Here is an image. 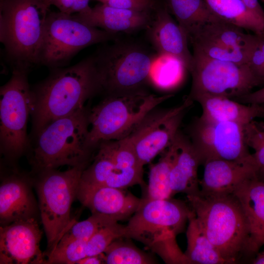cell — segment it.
Returning <instances> with one entry per match:
<instances>
[{"mask_svg": "<svg viewBox=\"0 0 264 264\" xmlns=\"http://www.w3.org/2000/svg\"><path fill=\"white\" fill-rule=\"evenodd\" d=\"M87 242L75 241L63 245H56L47 254L45 264H76L87 256Z\"/></svg>", "mask_w": 264, "mask_h": 264, "instance_id": "836d02e7", "label": "cell"}, {"mask_svg": "<svg viewBox=\"0 0 264 264\" xmlns=\"http://www.w3.org/2000/svg\"><path fill=\"white\" fill-rule=\"evenodd\" d=\"M48 6H56L60 12L69 15L85 12L90 9V0H42Z\"/></svg>", "mask_w": 264, "mask_h": 264, "instance_id": "d590c367", "label": "cell"}, {"mask_svg": "<svg viewBox=\"0 0 264 264\" xmlns=\"http://www.w3.org/2000/svg\"><path fill=\"white\" fill-rule=\"evenodd\" d=\"M88 166L73 167L65 171L48 169L35 174L33 183L49 251L74 223L70 220L71 206L76 198L82 173Z\"/></svg>", "mask_w": 264, "mask_h": 264, "instance_id": "52a82bcc", "label": "cell"}, {"mask_svg": "<svg viewBox=\"0 0 264 264\" xmlns=\"http://www.w3.org/2000/svg\"><path fill=\"white\" fill-rule=\"evenodd\" d=\"M33 178L14 168L2 177L0 186V226L36 219L39 205L31 190Z\"/></svg>", "mask_w": 264, "mask_h": 264, "instance_id": "2e32d148", "label": "cell"}, {"mask_svg": "<svg viewBox=\"0 0 264 264\" xmlns=\"http://www.w3.org/2000/svg\"><path fill=\"white\" fill-rule=\"evenodd\" d=\"M262 104L263 106V109H264V113H263V118H264V103L263 104Z\"/></svg>", "mask_w": 264, "mask_h": 264, "instance_id": "b9f144b4", "label": "cell"}, {"mask_svg": "<svg viewBox=\"0 0 264 264\" xmlns=\"http://www.w3.org/2000/svg\"><path fill=\"white\" fill-rule=\"evenodd\" d=\"M173 143L175 151L170 174L173 196L180 193L186 196L199 194L198 172L201 163L198 153L188 136L179 130Z\"/></svg>", "mask_w": 264, "mask_h": 264, "instance_id": "7402d4cb", "label": "cell"}, {"mask_svg": "<svg viewBox=\"0 0 264 264\" xmlns=\"http://www.w3.org/2000/svg\"><path fill=\"white\" fill-rule=\"evenodd\" d=\"M175 151L173 141L171 145L162 153V155L158 162L151 167L146 198L164 199L172 198L173 196L170 186V174Z\"/></svg>", "mask_w": 264, "mask_h": 264, "instance_id": "83f0119b", "label": "cell"}, {"mask_svg": "<svg viewBox=\"0 0 264 264\" xmlns=\"http://www.w3.org/2000/svg\"><path fill=\"white\" fill-rule=\"evenodd\" d=\"M193 101L185 99L178 106L150 110L126 138L144 166L173 142L184 115Z\"/></svg>", "mask_w": 264, "mask_h": 264, "instance_id": "5bb4252c", "label": "cell"}, {"mask_svg": "<svg viewBox=\"0 0 264 264\" xmlns=\"http://www.w3.org/2000/svg\"><path fill=\"white\" fill-rule=\"evenodd\" d=\"M233 194L239 201L248 222L247 258L253 259L264 245V181L256 177L248 179Z\"/></svg>", "mask_w": 264, "mask_h": 264, "instance_id": "44dd1931", "label": "cell"}, {"mask_svg": "<svg viewBox=\"0 0 264 264\" xmlns=\"http://www.w3.org/2000/svg\"><path fill=\"white\" fill-rule=\"evenodd\" d=\"M234 100L247 104H261L264 103V86L255 91L234 99Z\"/></svg>", "mask_w": 264, "mask_h": 264, "instance_id": "8d00e7d4", "label": "cell"}, {"mask_svg": "<svg viewBox=\"0 0 264 264\" xmlns=\"http://www.w3.org/2000/svg\"><path fill=\"white\" fill-rule=\"evenodd\" d=\"M31 90L30 115L36 135L52 121L84 108L87 101L101 93L94 56L72 66L51 69Z\"/></svg>", "mask_w": 264, "mask_h": 264, "instance_id": "6da1fadb", "label": "cell"}, {"mask_svg": "<svg viewBox=\"0 0 264 264\" xmlns=\"http://www.w3.org/2000/svg\"><path fill=\"white\" fill-rule=\"evenodd\" d=\"M124 238L113 241L104 252L105 264H151L156 261Z\"/></svg>", "mask_w": 264, "mask_h": 264, "instance_id": "f546056e", "label": "cell"}, {"mask_svg": "<svg viewBox=\"0 0 264 264\" xmlns=\"http://www.w3.org/2000/svg\"><path fill=\"white\" fill-rule=\"evenodd\" d=\"M191 211L180 200L143 198L125 225V238L141 242L164 260L178 248L176 236L184 230Z\"/></svg>", "mask_w": 264, "mask_h": 264, "instance_id": "5b68a950", "label": "cell"}, {"mask_svg": "<svg viewBox=\"0 0 264 264\" xmlns=\"http://www.w3.org/2000/svg\"><path fill=\"white\" fill-rule=\"evenodd\" d=\"M73 15L88 25L114 34L147 29L153 17L151 12L118 8L102 3Z\"/></svg>", "mask_w": 264, "mask_h": 264, "instance_id": "ffe728a7", "label": "cell"}, {"mask_svg": "<svg viewBox=\"0 0 264 264\" xmlns=\"http://www.w3.org/2000/svg\"><path fill=\"white\" fill-rule=\"evenodd\" d=\"M202 108L200 117L211 122L230 121L246 125L263 118L262 104H247L221 96L203 95L197 98Z\"/></svg>", "mask_w": 264, "mask_h": 264, "instance_id": "603a6c76", "label": "cell"}, {"mask_svg": "<svg viewBox=\"0 0 264 264\" xmlns=\"http://www.w3.org/2000/svg\"><path fill=\"white\" fill-rule=\"evenodd\" d=\"M122 238H125V225L118 222L101 228L87 242V256L103 253L113 241Z\"/></svg>", "mask_w": 264, "mask_h": 264, "instance_id": "d6a6232c", "label": "cell"}, {"mask_svg": "<svg viewBox=\"0 0 264 264\" xmlns=\"http://www.w3.org/2000/svg\"><path fill=\"white\" fill-rule=\"evenodd\" d=\"M105 264L104 253L88 256L80 260L76 264Z\"/></svg>", "mask_w": 264, "mask_h": 264, "instance_id": "f35d334b", "label": "cell"}, {"mask_svg": "<svg viewBox=\"0 0 264 264\" xmlns=\"http://www.w3.org/2000/svg\"><path fill=\"white\" fill-rule=\"evenodd\" d=\"M118 222L114 218L108 216L92 214L91 216L84 220L74 222L55 246L63 245L77 240L88 242L101 228Z\"/></svg>", "mask_w": 264, "mask_h": 264, "instance_id": "4dcf8cb0", "label": "cell"}, {"mask_svg": "<svg viewBox=\"0 0 264 264\" xmlns=\"http://www.w3.org/2000/svg\"><path fill=\"white\" fill-rule=\"evenodd\" d=\"M12 67L11 78L0 88V153L11 164L30 148L27 125L32 105L30 68Z\"/></svg>", "mask_w": 264, "mask_h": 264, "instance_id": "9c48e42d", "label": "cell"}, {"mask_svg": "<svg viewBox=\"0 0 264 264\" xmlns=\"http://www.w3.org/2000/svg\"><path fill=\"white\" fill-rule=\"evenodd\" d=\"M105 96L145 91L152 64L156 57L142 46L116 43L94 55Z\"/></svg>", "mask_w": 264, "mask_h": 264, "instance_id": "ba28073f", "label": "cell"}, {"mask_svg": "<svg viewBox=\"0 0 264 264\" xmlns=\"http://www.w3.org/2000/svg\"><path fill=\"white\" fill-rule=\"evenodd\" d=\"M260 44L262 50L264 51V35H260Z\"/></svg>", "mask_w": 264, "mask_h": 264, "instance_id": "60d3db41", "label": "cell"}, {"mask_svg": "<svg viewBox=\"0 0 264 264\" xmlns=\"http://www.w3.org/2000/svg\"><path fill=\"white\" fill-rule=\"evenodd\" d=\"M36 219L16 221L0 227V264H45Z\"/></svg>", "mask_w": 264, "mask_h": 264, "instance_id": "9a60e30c", "label": "cell"}, {"mask_svg": "<svg viewBox=\"0 0 264 264\" xmlns=\"http://www.w3.org/2000/svg\"><path fill=\"white\" fill-rule=\"evenodd\" d=\"M111 7L140 11L151 12L157 8L155 0H96Z\"/></svg>", "mask_w": 264, "mask_h": 264, "instance_id": "e575fe53", "label": "cell"}, {"mask_svg": "<svg viewBox=\"0 0 264 264\" xmlns=\"http://www.w3.org/2000/svg\"><path fill=\"white\" fill-rule=\"evenodd\" d=\"M189 70L192 86L187 98L192 101L203 95L221 96L234 99L261 85L248 64L209 57L193 52Z\"/></svg>", "mask_w": 264, "mask_h": 264, "instance_id": "8fae6325", "label": "cell"}, {"mask_svg": "<svg viewBox=\"0 0 264 264\" xmlns=\"http://www.w3.org/2000/svg\"><path fill=\"white\" fill-rule=\"evenodd\" d=\"M116 34L91 26L74 15L49 11L46 18L39 65L65 67L82 49L116 38Z\"/></svg>", "mask_w": 264, "mask_h": 264, "instance_id": "30bf717a", "label": "cell"}, {"mask_svg": "<svg viewBox=\"0 0 264 264\" xmlns=\"http://www.w3.org/2000/svg\"><path fill=\"white\" fill-rule=\"evenodd\" d=\"M49 11L42 0H0V39L12 66L39 65Z\"/></svg>", "mask_w": 264, "mask_h": 264, "instance_id": "277c9868", "label": "cell"}, {"mask_svg": "<svg viewBox=\"0 0 264 264\" xmlns=\"http://www.w3.org/2000/svg\"><path fill=\"white\" fill-rule=\"evenodd\" d=\"M186 238L187 245L184 254L190 264H228L204 232L192 209Z\"/></svg>", "mask_w": 264, "mask_h": 264, "instance_id": "d4e9b609", "label": "cell"}, {"mask_svg": "<svg viewBox=\"0 0 264 264\" xmlns=\"http://www.w3.org/2000/svg\"><path fill=\"white\" fill-rule=\"evenodd\" d=\"M172 96L147 91L105 96L89 110L90 144L97 149L102 142L126 138L150 110Z\"/></svg>", "mask_w": 264, "mask_h": 264, "instance_id": "8992f818", "label": "cell"}, {"mask_svg": "<svg viewBox=\"0 0 264 264\" xmlns=\"http://www.w3.org/2000/svg\"><path fill=\"white\" fill-rule=\"evenodd\" d=\"M111 142L114 168L104 185L122 189L135 185H144V166L132 146L126 138Z\"/></svg>", "mask_w": 264, "mask_h": 264, "instance_id": "cb8c5ba5", "label": "cell"}, {"mask_svg": "<svg viewBox=\"0 0 264 264\" xmlns=\"http://www.w3.org/2000/svg\"><path fill=\"white\" fill-rule=\"evenodd\" d=\"M76 198L91 211L117 220L129 219L139 206V198L123 189L107 186L90 187L80 183Z\"/></svg>", "mask_w": 264, "mask_h": 264, "instance_id": "e0dca14e", "label": "cell"}, {"mask_svg": "<svg viewBox=\"0 0 264 264\" xmlns=\"http://www.w3.org/2000/svg\"><path fill=\"white\" fill-rule=\"evenodd\" d=\"M211 10L221 19L264 35V24L250 12L241 0H204Z\"/></svg>", "mask_w": 264, "mask_h": 264, "instance_id": "4316f807", "label": "cell"}, {"mask_svg": "<svg viewBox=\"0 0 264 264\" xmlns=\"http://www.w3.org/2000/svg\"><path fill=\"white\" fill-rule=\"evenodd\" d=\"M186 196L204 232L228 264L247 258L248 224L235 195Z\"/></svg>", "mask_w": 264, "mask_h": 264, "instance_id": "3957f363", "label": "cell"}, {"mask_svg": "<svg viewBox=\"0 0 264 264\" xmlns=\"http://www.w3.org/2000/svg\"><path fill=\"white\" fill-rule=\"evenodd\" d=\"M251 263L254 264H264V250L260 252H259L255 257L251 260Z\"/></svg>", "mask_w": 264, "mask_h": 264, "instance_id": "ab89813d", "label": "cell"}, {"mask_svg": "<svg viewBox=\"0 0 264 264\" xmlns=\"http://www.w3.org/2000/svg\"><path fill=\"white\" fill-rule=\"evenodd\" d=\"M243 29L218 19L200 25L188 41L193 51L216 59L248 64L259 35L246 34Z\"/></svg>", "mask_w": 264, "mask_h": 264, "instance_id": "4fadbf2b", "label": "cell"}, {"mask_svg": "<svg viewBox=\"0 0 264 264\" xmlns=\"http://www.w3.org/2000/svg\"><path fill=\"white\" fill-rule=\"evenodd\" d=\"M89 109L56 119L35 135L30 158L32 173L67 165H88L97 149L89 143Z\"/></svg>", "mask_w": 264, "mask_h": 264, "instance_id": "7a4b0ae2", "label": "cell"}, {"mask_svg": "<svg viewBox=\"0 0 264 264\" xmlns=\"http://www.w3.org/2000/svg\"><path fill=\"white\" fill-rule=\"evenodd\" d=\"M248 10L264 24V11L258 0H241Z\"/></svg>", "mask_w": 264, "mask_h": 264, "instance_id": "74e56055", "label": "cell"}, {"mask_svg": "<svg viewBox=\"0 0 264 264\" xmlns=\"http://www.w3.org/2000/svg\"><path fill=\"white\" fill-rule=\"evenodd\" d=\"M177 23L189 37L202 23L220 19L204 0H166Z\"/></svg>", "mask_w": 264, "mask_h": 264, "instance_id": "484cf974", "label": "cell"}, {"mask_svg": "<svg viewBox=\"0 0 264 264\" xmlns=\"http://www.w3.org/2000/svg\"><path fill=\"white\" fill-rule=\"evenodd\" d=\"M244 132L247 146L254 151L257 178L264 181V126L254 120L245 125Z\"/></svg>", "mask_w": 264, "mask_h": 264, "instance_id": "1f68e13d", "label": "cell"}, {"mask_svg": "<svg viewBox=\"0 0 264 264\" xmlns=\"http://www.w3.org/2000/svg\"><path fill=\"white\" fill-rule=\"evenodd\" d=\"M114 168V154L111 140L102 142L98 145L92 163L83 171L80 183L90 187L103 186Z\"/></svg>", "mask_w": 264, "mask_h": 264, "instance_id": "f1b7e54d", "label": "cell"}, {"mask_svg": "<svg viewBox=\"0 0 264 264\" xmlns=\"http://www.w3.org/2000/svg\"><path fill=\"white\" fill-rule=\"evenodd\" d=\"M245 126L234 122H211L196 118L188 126L187 132L201 165L209 160L223 159L256 167L246 142Z\"/></svg>", "mask_w": 264, "mask_h": 264, "instance_id": "7c38bea8", "label": "cell"}, {"mask_svg": "<svg viewBox=\"0 0 264 264\" xmlns=\"http://www.w3.org/2000/svg\"><path fill=\"white\" fill-rule=\"evenodd\" d=\"M202 178L199 180L200 193L219 196L233 194L246 180L256 177L255 165L223 159H214L203 165Z\"/></svg>", "mask_w": 264, "mask_h": 264, "instance_id": "d6986e66", "label": "cell"}, {"mask_svg": "<svg viewBox=\"0 0 264 264\" xmlns=\"http://www.w3.org/2000/svg\"><path fill=\"white\" fill-rule=\"evenodd\" d=\"M147 29L150 41L159 54L178 60L188 71L193 60L188 38L181 27L170 15L166 7L155 9Z\"/></svg>", "mask_w": 264, "mask_h": 264, "instance_id": "ac0fdd59", "label": "cell"}]
</instances>
